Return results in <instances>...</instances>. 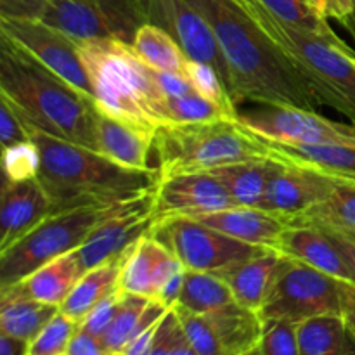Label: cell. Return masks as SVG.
<instances>
[{"instance_id":"obj_8","label":"cell","mask_w":355,"mask_h":355,"mask_svg":"<svg viewBox=\"0 0 355 355\" xmlns=\"http://www.w3.org/2000/svg\"><path fill=\"white\" fill-rule=\"evenodd\" d=\"M260 315L293 324L318 315H343L342 281L286 257Z\"/></svg>"},{"instance_id":"obj_15","label":"cell","mask_w":355,"mask_h":355,"mask_svg":"<svg viewBox=\"0 0 355 355\" xmlns=\"http://www.w3.org/2000/svg\"><path fill=\"white\" fill-rule=\"evenodd\" d=\"M232 207L238 205L217 177L208 172H191L159 177L153 214L159 222L175 217L194 218Z\"/></svg>"},{"instance_id":"obj_31","label":"cell","mask_w":355,"mask_h":355,"mask_svg":"<svg viewBox=\"0 0 355 355\" xmlns=\"http://www.w3.org/2000/svg\"><path fill=\"white\" fill-rule=\"evenodd\" d=\"M349 335L343 315H318L297 324L300 355H342Z\"/></svg>"},{"instance_id":"obj_19","label":"cell","mask_w":355,"mask_h":355,"mask_svg":"<svg viewBox=\"0 0 355 355\" xmlns=\"http://www.w3.org/2000/svg\"><path fill=\"white\" fill-rule=\"evenodd\" d=\"M259 139L266 146L269 156L284 165L302 166V168L314 170L322 175L333 177V179L355 182L354 142L300 144V142H277L266 137Z\"/></svg>"},{"instance_id":"obj_5","label":"cell","mask_w":355,"mask_h":355,"mask_svg":"<svg viewBox=\"0 0 355 355\" xmlns=\"http://www.w3.org/2000/svg\"><path fill=\"white\" fill-rule=\"evenodd\" d=\"M263 33L283 51L322 106L340 111L355 123V66L345 54V44L336 38L284 23L257 0H239Z\"/></svg>"},{"instance_id":"obj_30","label":"cell","mask_w":355,"mask_h":355,"mask_svg":"<svg viewBox=\"0 0 355 355\" xmlns=\"http://www.w3.org/2000/svg\"><path fill=\"white\" fill-rule=\"evenodd\" d=\"M132 47L151 68L158 71L175 73L182 76L186 73L189 58L184 54L182 47L177 44L175 38L156 24L148 23L139 28L132 40Z\"/></svg>"},{"instance_id":"obj_17","label":"cell","mask_w":355,"mask_h":355,"mask_svg":"<svg viewBox=\"0 0 355 355\" xmlns=\"http://www.w3.org/2000/svg\"><path fill=\"white\" fill-rule=\"evenodd\" d=\"M52 215V200L38 177L2 182L0 193V252Z\"/></svg>"},{"instance_id":"obj_6","label":"cell","mask_w":355,"mask_h":355,"mask_svg":"<svg viewBox=\"0 0 355 355\" xmlns=\"http://www.w3.org/2000/svg\"><path fill=\"white\" fill-rule=\"evenodd\" d=\"M159 177L210 172L218 166L267 158L266 146L232 118L168 123L155 130Z\"/></svg>"},{"instance_id":"obj_9","label":"cell","mask_w":355,"mask_h":355,"mask_svg":"<svg viewBox=\"0 0 355 355\" xmlns=\"http://www.w3.org/2000/svg\"><path fill=\"white\" fill-rule=\"evenodd\" d=\"M42 21L73 40L113 38L132 44L149 23L148 0H49Z\"/></svg>"},{"instance_id":"obj_55","label":"cell","mask_w":355,"mask_h":355,"mask_svg":"<svg viewBox=\"0 0 355 355\" xmlns=\"http://www.w3.org/2000/svg\"><path fill=\"white\" fill-rule=\"evenodd\" d=\"M311 2H312V0H311Z\"/></svg>"},{"instance_id":"obj_23","label":"cell","mask_w":355,"mask_h":355,"mask_svg":"<svg viewBox=\"0 0 355 355\" xmlns=\"http://www.w3.org/2000/svg\"><path fill=\"white\" fill-rule=\"evenodd\" d=\"M276 250L297 262L307 263L340 281L352 283L349 267L326 231L314 225H288ZM354 284V283H352Z\"/></svg>"},{"instance_id":"obj_53","label":"cell","mask_w":355,"mask_h":355,"mask_svg":"<svg viewBox=\"0 0 355 355\" xmlns=\"http://www.w3.org/2000/svg\"><path fill=\"white\" fill-rule=\"evenodd\" d=\"M312 3H314L315 9L326 17V6H328V0H312ZM326 19H328V17H326Z\"/></svg>"},{"instance_id":"obj_4","label":"cell","mask_w":355,"mask_h":355,"mask_svg":"<svg viewBox=\"0 0 355 355\" xmlns=\"http://www.w3.org/2000/svg\"><path fill=\"white\" fill-rule=\"evenodd\" d=\"M78 54L103 113L149 130L166 125L156 69L132 44L113 38L82 40Z\"/></svg>"},{"instance_id":"obj_10","label":"cell","mask_w":355,"mask_h":355,"mask_svg":"<svg viewBox=\"0 0 355 355\" xmlns=\"http://www.w3.org/2000/svg\"><path fill=\"white\" fill-rule=\"evenodd\" d=\"M149 234L168 248L186 270L196 272L218 274L267 250L238 241L217 229L187 217L156 222Z\"/></svg>"},{"instance_id":"obj_18","label":"cell","mask_w":355,"mask_h":355,"mask_svg":"<svg viewBox=\"0 0 355 355\" xmlns=\"http://www.w3.org/2000/svg\"><path fill=\"white\" fill-rule=\"evenodd\" d=\"M182 263L168 248L146 234L127 250L118 277V291L155 300L159 288Z\"/></svg>"},{"instance_id":"obj_47","label":"cell","mask_w":355,"mask_h":355,"mask_svg":"<svg viewBox=\"0 0 355 355\" xmlns=\"http://www.w3.org/2000/svg\"><path fill=\"white\" fill-rule=\"evenodd\" d=\"M322 231H326V234L329 236V239L333 241L335 248L338 250V253L342 255L343 262H345V266L349 267V270H350L352 283L355 284V238L354 236L343 234V232L328 231V229H322Z\"/></svg>"},{"instance_id":"obj_54","label":"cell","mask_w":355,"mask_h":355,"mask_svg":"<svg viewBox=\"0 0 355 355\" xmlns=\"http://www.w3.org/2000/svg\"><path fill=\"white\" fill-rule=\"evenodd\" d=\"M345 54H347V58L350 59V62L355 66V52L350 47H347V45H345Z\"/></svg>"},{"instance_id":"obj_40","label":"cell","mask_w":355,"mask_h":355,"mask_svg":"<svg viewBox=\"0 0 355 355\" xmlns=\"http://www.w3.org/2000/svg\"><path fill=\"white\" fill-rule=\"evenodd\" d=\"M121 302V293L120 291H113L110 297L104 298L101 304H97L96 307L90 311V314L80 322V328L83 331L90 333V335L97 336V338L103 340L104 335L107 333L110 326L113 324L114 318H116V312L120 309Z\"/></svg>"},{"instance_id":"obj_26","label":"cell","mask_w":355,"mask_h":355,"mask_svg":"<svg viewBox=\"0 0 355 355\" xmlns=\"http://www.w3.org/2000/svg\"><path fill=\"white\" fill-rule=\"evenodd\" d=\"M207 318L227 355H248L259 345L263 331L260 312L231 302L225 307L207 314Z\"/></svg>"},{"instance_id":"obj_52","label":"cell","mask_w":355,"mask_h":355,"mask_svg":"<svg viewBox=\"0 0 355 355\" xmlns=\"http://www.w3.org/2000/svg\"><path fill=\"white\" fill-rule=\"evenodd\" d=\"M342 355H355V335L350 331V328H349V335H347L345 349H343Z\"/></svg>"},{"instance_id":"obj_38","label":"cell","mask_w":355,"mask_h":355,"mask_svg":"<svg viewBox=\"0 0 355 355\" xmlns=\"http://www.w3.org/2000/svg\"><path fill=\"white\" fill-rule=\"evenodd\" d=\"M173 309H175L177 318H179L187 342L196 350L198 355H227L224 347L218 342L215 329L211 328L207 315L194 314V312H189L180 307Z\"/></svg>"},{"instance_id":"obj_36","label":"cell","mask_w":355,"mask_h":355,"mask_svg":"<svg viewBox=\"0 0 355 355\" xmlns=\"http://www.w3.org/2000/svg\"><path fill=\"white\" fill-rule=\"evenodd\" d=\"M78 326V322L59 311L33 342L28 343L26 355H64Z\"/></svg>"},{"instance_id":"obj_20","label":"cell","mask_w":355,"mask_h":355,"mask_svg":"<svg viewBox=\"0 0 355 355\" xmlns=\"http://www.w3.org/2000/svg\"><path fill=\"white\" fill-rule=\"evenodd\" d=\"M96 151L132 170H149L155 151V130L110 116L99 110L96 125Z\"/></svg>"},{"instance_id":"obj_11","label":"cell","mask_w":355,"mask_h":355,"mask_svg":"<svg viewBox=\"0 0 355 355\" xmlns=\"http://www.w3.org/2000/svg\"><path fill=\"white\" fill-rule=\"evenodd\" d=\"M0 40L7 42L54 73L85 96L92 97L89 76L78 54V42L42 19H10L0 17Z\"/></svg>"},{"instance_id":"obj_43","label":"cell","mask_w":355,"mask_h":355,"mask_svg":"<svg viewBox=\"0 0 355 355\" xmlns=\"http://www.w3.org/2000/svg\"><path fill=\"white\" fill-rule=\"evenodd\" d=\"M28 141V134L21 123L19 116L9 107V104L0 99V142L2 148Z\"/></svg>"},{"instance_id":"obj_34","label":"cell","mask_w":355,"mask_h":355,"mask_svg":"<svg viewBox=\"0 0 355 355\" xmlns=\"http://www.w3.org/2000/svg\"><path fill=\"white\" fill-rule=\"evenodd\" d=\"M184 76H186V80L191 83V87H193V90L198 96L217 104L229 116L238 118L239 113L238 107H236L238 104L234 103L231 92H229L227 87L224 85L222 78L218 76V73L211 66L189 59L186 64Z\"/></svg>"},{"instance_id":"obj_2","label":"cell","mask_w":355,"mask_h":355,"mask_svg":"<svg viewBox=\"0 0 355 355\" xmlns=\"http://www.w3.org/2000/svg\"><path fill=\"white\" fill-rule=\"evenodd\" d=\"M21 120V118H19ZM23 123L40 153L38 179L52 200V214L87 205H113L156 189L159 170H132L101 153Z\"/></svg>"},{"instance_id":"obj_33","label":"cell","mask_w":355,"mask_h":355,"mask_svg":"<svg viewBox=\"0 0 355 355\" xmlns=\"http://www.w3.org/2000/svg\"><path fill=\"white\" fill-rule=\"evenodd\" d=\"M270 14L279 17L284 23L305 28L309 31L328 38H336L335 31L329 28L326 17L319 12L311 0H257Z\"/></svg>"},{"instance_id":"obj_51","label":"cell","mask_w":355,"mask_h":355,"mask_svg":"<svg viewBox=\"0 0 355 355\" xmlns=\"http://www.w3.org/2000/svg\"><path fill=\"white\" fill-rule=\"evenodd\" d=\"M342 24L347 28V30H349V33L355 38V0H352V12H350L349 16H347L345 19L342 21Z\"/></svg>"},{"instance_id":"obj_39","label":"cell","mask_w":355,"mask_h":355,"mask_svg":"<svg viewBox=\"0 0 355 355\" xmlns=\"http://www.w3.org/2000/svg\"><path fill=\"white\" fill-rule=\"evenodd\" d=\"M248 355H300L297 324L288 321H263L259 345Z\"/></svg>"},{"instance_id":"obj_1","label":"cell","mask_w":355,"mask_h":355,"mask_svg":"<svg viewBox=\"0 0 355 355\" xmlns=\"http://www.w3.org/2000/svg\"><path fill=\"white\" fill-rule=\"evenodd\" d=\"M211 24L229 73L236 104L245 101L267 107L322 106L293 62L263 33L239 0H187Z\"/></svg>"},{"instance_id":"obj_44","label":"cell","mask_w":355,"mask_h":355,"mask_svg":"<svg viewBox=\"0 0 355 355\" xmlns=\"http://www.w3.org/2000/svg\"><path fill=\"white\" fill-rule=\"evenodd\" d=\"M64 355H110L103 345V340L83 331L78 326L75 336L69 342Z\"/></svg>"},{"instance_id":"obj_50","label":"cell","mask_w":355,"mask_h":355,"mask_svg":"<svg viewBox=\"0 0 355 355\" xmlns=\"http://www.w3.org/2000/svg\"><path fill=\"white\" fill-rule=\"evenodd\" d=\"M170 355H198V354H196V350L189 345V342H187L186 335H184V331H182V336L177 340L175 347H173Z\"/></svg>"},{"instance_id":"obj_28","label":"cell","mask_w":355,"mask_h":355,"mask_svg":"<svg viewBox=\"0 0 355 355\" xmlns=\"http://www.w3.org/2000/svg\"><path fill=\"white\" fill-rule=\"evenodd\" d=\"M123 257L83 272L59 311L80 324L97 304L118 290V277H120Z\"/></svg>"},{"instance_id":"obj_14","label":"cell","mask_w":355,"mask_h":355,"mask_svg":"<svg viewBox=\"0 0 355 355\" xmlns=\"http://www.w3.org/2000/svg\"><path fill=\"white\" fill-rule=\"evenodd\" d=\"M148 6L149 23L168 31L187 58L211 66L229 90L227 66L207 17L187 0H148Z\"/></svg>"},{"instance_id":"obj_12","label":"cell","mask_w":355,"mask_h":355,"mask_svg":"<svg viewBox=\"0 0 355 355\" xmlns=\"http://www.w3.org/2000/svg\"><path fill=\"white\" fill-rule=\"evenodd\" d=\"M238 121L259 137L277 142L329 144L354 142L355 123H342L300 107H267L238 114Z\"/></svg>"},{"instance_id":"obj_37","label":"cell","mask_w":355,"mask_h":355,"mask_svg":"<svg viewBox=\"0 0 355 355\" xmlns=\"http://www.w3.org/2000/svg\"><path fill=\"white\" fill-rule=\"evenodd\" d=\"M3 180L21 182V180L38 177L40 172V153L31 139L17 144L2 148Z\"/></svg>"},{"instance_id":"obj_32","label":"cell","mask_w":355,"mask_h":355,"mask_svg":"<svg viewBox=\"0 0 355 355\" xmlns=\"http://www.w3.org/2000/svg\"><path fill=\"white\" fill-rule=\"evenodd\" d=\"M236 302L227 283L218 274L186 270L184 286L179 304L175 307L186 309L194 314L207 315Z\"/></svg>"},{"instance_id":"obj_24","label":"cell","mask_w":355,"mask_h":355,"mask_svg":"<svg viewBox=\"0 0 355 355\" xmlns=\"http://www.w3.org/2000/svg\"><path fill=\"white\" fill-rule=\"evenodd\" d=\"M59 312V307L33 300L19 283L0 290V333L31 343Z\"/></svg>"},{"instance_id":"obj_46","label":"cell","mask_w":355,"mask_h":355,"mask_svg":"<svg viewBox=\"0 0 355 355\" xmlns=\"http://www.w3.org/2000/svg\"><path fill=\"white\" fill-rule=\"evenodd\" d=\"M156 83L165 97H180L194 92L186 76L175 75V73H165L156 69Z\"/></svg>"},{"instance_id":"obj_29","label":"cell","mask_w":355,"mask_h":355,"mask_svg":"<svg viewBox=\"0 0 355 355\" xmlns=\"http://www.w3.org/2000/svg\"><path fill=\"white\" fill-rule=\"evenodd\" d=\"M290 225H314L355 238V182L340 180L324 201L291 218Z\"/></svg>"},{"instance_id":"obj_21","label":"cell","mask_w":355,"mask_h":355,"mask_svg":"<svg viewBox=\"0 0 355 355\" xmlns=\"http://www.w3.org/2000/svg\"><path fill=\"white\" fill-rule=\"evenodd\" d=\"M194 220L217 229L238 241L267 250H276L281 236L290 225L288 220L270 211L252 207H232L227 210L200 215L194 217Z\"/></svg>"},{"instance_id":"obj_3","label":"cell","mask_w":355,"mask_h":355,"mask_svg":"<svg viewBox=\"0 0 355 355\" xmlns=\"http://www.w3.org/2000/svg\"><path fill=\"white\" fill-rule=\"evenodd\" d=\"M0 99L31 127L96 151V99L0 40Z\"/></svg>"},{"instance_id":"obj_16","label":"cell","mask_w":355,"mask_h":355,"mask_svg":"<svg viewBox=\"0 0 355 355\" xmlns=\"http://www.w3.org/2000/svg\"><path fill=\"white\" fill-rule=\"evenodd\" d=\"M338 182V179L314 170L283 163L270 179L259 208L284 218L290 224L291 218L324 201Z\"/></svg>"},{"instance_id":"obj_48","label":"cell","mask_w":355,"mask_h":355,"mask_svg":"<svg viewBox=\"0 0 355 355\" xmlns=\"http://www.w3.org/2000/svg\"><path fill=\"white\" fill-rule=\"evenodd\" d=\"M342 302H343V318L347 326L355 335V284L342 281Z\"/></svg>"},{"instance_id":"obj_27","label":"cell","mask_w":355,"mask_h":355,"mask_svg":"<svg viewBox=\"0 0 355 355\" xmlns=\"http://www.w3.org/2000/svg\"><path fill=\"white\" fill-rule=\"evenodd\" d=\"M82 276L83 269L78 257L76 252H71L38 267L30 276L19 281V284L33 300L61 307Z\"/></svg>"},{"instance_id":"obj_49","label":"cell","mask_w":355,"mask_h":355,"mask_svg":"<svg viewBox=\"0 0 355 355\" xmlns=\"http://www.w3.org/2000/svg\"><path fill=\"white\" fill-rule=\"evenodd\" d=\"M28 343L0 333V355H26Z\"/></svg>"},{"instance_id":"obj_42","label":"cell","mask_w":355,"mask_h":355,"mask_svg":"<svg viewBox=\"0 0 355 355\" xmlns=\"http://www.w3.org/2000/svg\"><path fill=\"white\" fill-rule=\"evenodd\" d=\"M49 0H0V17L42 19Z\"/></svg>"},{"instance_id":"obj_45","label":"cell","mask_w":355,"mask_h":355,"mask_svg":"<svg viewBox=\"0 0 355 355\" xmlns=\"http://www.w3.org/2000/svg\"><path fill=\"white\" fill-rule=\"evenodd\" d=\"M184 277H186V267H179L168 279L163 283V286L159 288L158 295H156L155 300L159 302L162 305H165L166 309H173L179 304L180 291L184 286Z\"/></svg>"},{"instance_id":"obj_13","label":"cell","mask_w":355,"mask_h":355,"mask_svg":"<svg viewBox=\"0 0 355 355\" xmlns=\"http://www.w3.org/2000/svg\"><path fill=\"white\" fill-rule=\"evenodd\" d=\"M155 189L127 201L113 215L101 222L76 250L83 272L125 255L134 243L149 234L155 225Z\"/></svg>"},{"instance_id":"obj_35","label":"cell","mask_w":355,"mask_h":355,"mask_svg":"<svg viewBox=\"0 0 355 355\" xmlns=\"http://www.w3.org/2000/svg\"><path fill=\"white\" fill-rule=\"evenodd\" d=\"M163 113L168 123H191V121H211L220 118H232L211 101L198 96L196 92L180 97H165ZM236 120V118H232Z\"/></svg>"},{"instance_id":"obj_22","label":"cell","mask_w":355,"mask_h":355,"mask_svg":"<svg viewBox=\"0 0 355 355\" xmlns=\"http://www.w3.org/2000/svg\"><path fill=\"white\" fill-rule=\"evenodd\" d=\"M284 259L286 257L277 250H266L252 259L222 270L218 276L227 283L232 297L239 305L260 312L276 284Z\"/></svg>"},{"instance_id":"obj_41","label":"cell","mask_w":355,"mask_h":355,"mask_svg":"<svg viewBox=\"0 0 355 355\" xmlns=\"http://www.w3.org/2000/svg\"><path fill=\"white\" fill-rule=\"evenodd\" d=\"M180 336H182V326H180L179 318H177L175 309H170L158 324L148 355H170Z\"/></svg>"},{"instance_id":"obj_25","label":"cell","mask_w":355,"mask_h":355,"mask_svg":"<svg viewBox=\"0 0 355 355\" xmlns=\"http://www.w3.org/2000/svg\"><path fill=\"white\" fill-rule=\"evenodd\" d=\"M281 165L283 163L274 159L272 156H267V158L218 166L208 173L217 177L227 187L229 194L238 207L259 208L266 196L270 179L281 168Z\"/></svg>"},{"instance_id":"obj_7","label":"cell","mask_w":355,"mask_h":355,"mask_svg":"<svg viewBox=\"0 0 355 355\" xmlns=\"http://www.w3.org/2000/svg\"><path fill=\"white\" fill-rule=\"evenodd\" d=\"M125 203L127 201L87 205L49 215L28 234L0 252V290L19 283L58 257L76 252L94 229Z\"/></svg>"}]
</instances>
